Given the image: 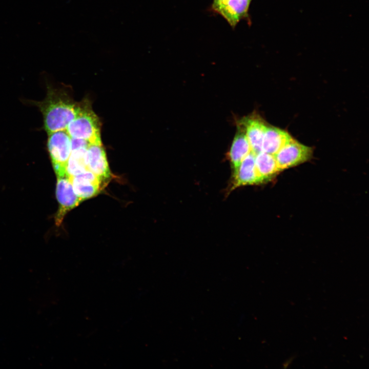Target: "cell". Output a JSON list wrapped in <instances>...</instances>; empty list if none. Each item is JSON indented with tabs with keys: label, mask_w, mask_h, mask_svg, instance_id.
<instances>
[{
	"label": "cell",
	"mask_w": 369,
	"mask_h": 369,
	"mask_svg": "<svg viewBox=\"0 0 369 369\" xmlns=\"http://www.w3.org/2000/svg\"><path fill=\"white\" fill-rule=\"evenodd\" d=\"M87 148H83L71 150L66 168V173L69 177L88 170L86 163Z\"/></svg>",
	"instance_id": "5bb4252c"
},
{
	"label": "cell",
	"mask_w": 369,
	"mask_h": 369,
	"mask_svg": "<svg viewBox=\"0 0 369 369\" xmlns=\"http://www.w3.org/2000/svg\"><path fill=\"white\" fill-rule=\"evenodd\" d=\"M227 0H213L212 5V10L216 12L218 8Z\"/></svg>",
	"instance_id": "2e32d148"
},
{
	"label": "cell",
	"mask_w": 369,
	"mask_h": 369,
	"mask_svg": "<svg viewBox=\"0 0 369 369\" xmlns=\"http://www.w3.org/2000/svg\"><path fill=\"white\" fill-rule=\"evenodd\" d=\"M69 177L75 193L81 201L97 195L106 186L89 170Z\"/></svg>",
	"instance_id": "8992f818"
},
{
	"label": "cell",
	"mask_w": 369,
	"mask_h": 369,
	"mask_svg": "<svg viewBox=\"0 0 369 369\" xmlns=\"http://www.w3.org/2000/svg\"><path fill=\"white\" fill-rule=\"evenodd\" d=\"M255 154L252 152L234 170L231 190L238 187L262 183L255 162Z\"/></svg>",
	"instance_id": "9c48e42d"
},
{
	"label": "cell",
	"mask_w": 369,
	"mask_h": 369,
	"mask_svg": "<svg viewBox=\"0 0 369 369\" xmlns=\"http://www.w3.org/2000/svg\"><path fill=\"white\" fill-rule=\"evenodd\" d=\"M255 162L262 183L271 180L280 172L274 155L261 152L255 155Z\"/></svg>",
	"instance_id": "4fadbf2b"
},
{
	"label": "cell",
	"mask_w": 369,
	"mask_h": 369,
	"mask_svg": "<svg viewBox=\"0 0 369 369\" xmlns=\"http://www.w3.org/2000/svg\"><path fill=\"white\" fill-rule=\"evenodd\" d=\"M47 148L56 175L66 174L67 163L71 152V137L66 130L48 134Z\"/></svg>",
	"instance_id": "3957f363"
},
{
	"label": "cell",
	"mask_w": 369,
	"mask_h": 369,
	"mask_svg": "<svg viewBox=\"0 0 369 369\" xmlns=\"http://www.w3.org/2000/svg\"><path fill=\"white\" fill-rule=\"evenodd\" d=\"M313 153L311 147L292 139L274 156L280 172L296 166L309 160Z\"/></svg>",
	"instance_id": "277c9868"
},
{
	"label": "cell",
	"mask_w": 369,
	"mask_h": 369,
	"mask_svg": "<svg viewBox=\"0 0 369 369\" xmlns=\"http://www.w3.org/2000/svg\"><path fill=\"white\" fill-rule=\"evenodd\" d=\"M88 170L97 176L106 185L111 177L106 152L102 144H90L86 152Z\"/></svg>",
	"instance_id": "52a82bcc"
},
{
	"label": "cell",
	"mask_w": 369,
	"mask_h": 369,
	"mask_svg": "<svg viewBox=\"0 0 369 369\" xmlns=\"http://www.w3.org/2000/svg\"><path fill=\"white\" fill-rule=\"evenodd\" d=\"M56 176V196L59 207L55 220L56 225H59L66 214L77 206L81 200L75 193L70 177L66 173Z\"/></svg>",
	"instance_id": "5b68a950"
},
{
	"label": "cell",
	"mask_w": 369,
	"mask_h": 369,
	"mask_svg": "<svg viewBox=\"0 0 369 369\" xmlns=\"http://www.w3.org/2000/svg\"><path fill=\"white\" fill-rule=\"evenodd\" d=\"M35 104L43 114L44 128L48 135L66 130L79 108V104L74 102L66 93L50 87L45 98Z\"/></svg>",
	"instance_id": "6da1fadb"
},
{
	"label": "cell",
	"mask_w": 369,
	"mask_h": 369,
	"mask_svg": "<svg viewBox=\"0 0 369 369\" xmlns=\"http://www.w3.org/2000/svg\"><path fill=\"white\" fill-rule=\"evenodd\" d=\"M237 124L244 129L252 152L256 155L262 152V141L266 127L262 119L254 114L243 118Z\"/></svg>",
	"instance_id": "ba28073f"
},
{
	"label": "cell",
	"mask_w": 369,
	"mask_h": 369,
	"mask_svg": "<svg viewBox=\"0 0 369 369\" xmlns=\"http://www.w3.org/2000/svg\"><path fill=\"white\" fill-rule=\"evenodd\" d=\"M292 138L287 132L283 130L266 126L262 141V152L274 155Z\"/></svg>",
	"instance_id": "7c38bea8"
},
{
	"label": "cell",
	"mask_w": 369,
	"mask_h": 369,
	"mask_svg": "<svg viewBox=\"0 0 369 369\" xmlns=\"http://www.w3.org/2000/svg\"><path fill=\"white\" fill-rule=\"evenodd\" d=\"M90 143L84 139L71 137V150L80 148H87Z\"/></svg>",
	"instance_id": "9a60e30c"
},
{
	"label": "cell",
	"mask_w": 369,
	"mask_h": 369,
	"mask_svg": "<svg viewBox=\"0 0 369 369\" xmlns=\"http://www.w3.org/2000/svg\"><path fill=\"white\" fill-rule=\"evenodd\" d=\"M237 125L238 130L228 154L229 159L234 170L252 152L244 129L239 124Z\"/></svg>",
	"instance_id": "8fae6325"
},
{
	"label": "cell",
	"mask_w": 369,
	"mask_h": 369,
	"mask_svg": "<svg viewBox=\"0 0 369 369\" xmlns=\"http://www.w3.org/2000/svg\"><path fill=\"white\" fill-rule=\"evenodd\" d=\"M100 122L88 102L79 104L77 114L66 131L71 138L82 139L90 144H102Z\"/></svg>",
	"instance_id": "7a4b0ae2"
},
{
	"label": "cell",
	"mask_w": 369,
	"mask_h": 369,
	"mask_svg": "<svg viewBox=\"0 0 369 369\" xmlns=\"http://www.w3.org/2000/svg\"><path fill=\"white\" fill-rule=\"evenodd\" d=\"M251 0H227L216 11L233 28L248 16Z\"/></svg>",
	"instance_id": "30bf717a"
}]
</instances>
